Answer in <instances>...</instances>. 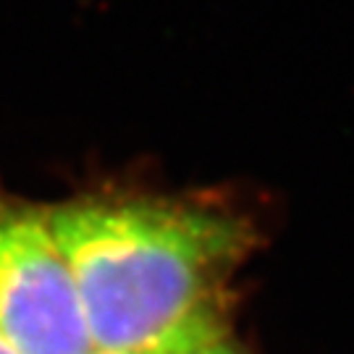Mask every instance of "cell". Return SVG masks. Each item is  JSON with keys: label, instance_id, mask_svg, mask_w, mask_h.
<instances>
[{"label": "cell", "instance_id": "obj_1", "mask_svg": "<svg viewBox=\"0 0 354 354\" xmlns=\"http://www.w3.org/2000/svg\"><path fill=\"white\" fill-rule=\"evenodd\" d=\"M92 352H142L223 313L257 247L252 218L203 197L97 189L45 205Z\"/></svg>", "mask_w": 354, "mask_h": 354}, {"label": "cell", "instance_id": "obj_2", "mask_svg": "<svg viewBox=\"0 0 354 354\" xmlns=\"http://www.w3.org/2000/svg\"><path fill=\"white\" fill-rule=\"evenodd\" d=\"M0 333L24 354H95L45 205L0 187Z\"/></svg>", "mask_w": 354, "mask_h": 354}, {"label": "cell", "instance_id": "obj_3", "mask_svg": "<svg viewBox=\"0 0 354 354\" xmlns=\"http://www.w3.org/2000/svg\"><path fill=\"white\" fill-rule=\"evenodd\" d=\"M174 354H244V349L231 336L223 313H215L197 320L189 336Z\"/></svg>", "mask_w": 354, "mask_h": 354}, {"label": "cell", "instance_id": "obj_4", "mask_svg": "<svg viewBox=\"0 0 354 354\" xmlns=\"http://www.w3.org/2000/svg\"><path fill=\"white\" fill-rule=\"evenodd\" d=\"M207 317V315H205ZM203 320V317H200ZM197 323V320H194ZM194 323H189V326H184V328L174 330L171 336H165L163 342H158L155 346H150V349H142V352H121V354H174L184 344V339L189 336V330L194 328ZM95 354H113V352H95Z\"/></svg>", "mask_w": 354, "mask_h": 354}, {"label": "cell", "instance_id": "obj_5", "mask_svg": "<svg viewBox=\"0 0 354 354\" xmlns=\"http://www.w3.org/2000/svg\"><path fill=\"white\" fill-rule=\"evenodd\" d=\"M0 354H24V352H21V349H16V346H13V344L0 333Z\"/></svg>", "mask_w": 354, "mask_h": 354}]
</instances>
